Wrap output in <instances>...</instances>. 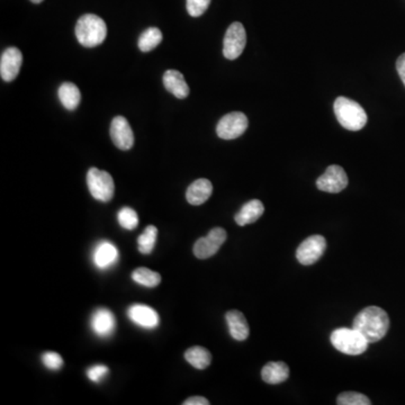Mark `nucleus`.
Here are the masks:
<instances>
[{"label": "nucleus", "mask_w": 405, "mask_h": 405, "mask_svg": "<svg viewBox=\"0 0 405 405\" xmlns=\"http://www.w3.org/2000/svg\"><path fill=\"white\" fill-rule=\"evenodd\" d=\"M352 328L359 331L368 343H377L388 334L390 319L381 307H366L354 318Z\"/></svg>", "instance_id": "nucleus-1"}, {"label": "nucleus", "mask_w": 405, "mask_h": 405, "mask_svg": "<svg viewBox=\"0 0 405 405\" xmlns=\"http://www.w3.org/2000/svg\"><path fill=\"white\" fill-rule=\"evenodd\" d=\"M78 42L85 48H95L104 42L107 36V26L103 18L86 14L78 19L76 25Z\"/></svg>", "instance_id": "nucleus-2"}, {"label": "nucleus", "mask_w": 405, "mask_h": 405, "mask_svg": "<svg viewBox=\"0 0 405 405\" xmlns=\"http://www.w3.org/2000/svg\"><path fill=\"white\" fill-rule=\"evenodd\" d=\"M334 110L338 122L349 131H361L368 121L366 112L361 105L347 97H338Z\"/></svg>", "instance_id": "nucleus-3"}, {"label": "nucleus", "mask_w": 405, "mask_h": 405, "mask_svg": "<svg viewBox=\"0 0 405 405\" xmlns=\"http://www.w3.org/2000/svg\"><path fill=\"white\" fill-rule=\"evenodd\" d=\"M331 343L334 348L349 356H358L368 349V341L356 329L339 328L331 334Z\"/></svg>", "instance_id": "nucleus-4"}, {"label": "nucleus", "mask_w": 405, "mask_h": 405, "mask_svg": "<svg viewBox=\"0 0 405 405\" xmlns=\"http://www.w3.org/2000/svg\"><path fill=\"white\" fill-rule=\"evenodd\" d=\"M87 185L90 194L99 202L108 203L113 200L115 185L113 177L107 171L90 168L87 173Z\"/></svg>", "instance_id": "nucleus-5"}, {"label": "nucleus", "mask_w": 405, "mask_h": 405, "mask_svg": "<svg viewBox=\"0 0 405 405\" xmlns=\"http://www.w3.org/2000/svg\"><path fill=\"white\" fill-rule=\"evenodd\" d=\"M249 121L245 114L233 112L220 119L216 126V135L223 140H234L247 131Z\"/></svg>", "instance_id": "nucleus-6"}, {"label": "nucleus", "mask_w": 405, "mask_h": 405, "mask_svg": "<svg viewBox=\"0 0 405 405\" xmlns=\"http://www.w3.org/2000/svg\"><path fill=\"white\" fill-rule=\"evenodd\" d=\"M247 44V34L241 23L236 21L230 25L224 36L223 54L229 60L238 59Z\"/></svg>", "instance_id": "nucleus-7"}, {"label": "nucleus", "mask_w": 405, "mask_h": 405, "mask_svg": "<svg viewBox=\"0 0 405 405\" xmlns=\"http://www.w3.org/2000/svg\"><path fill=\"white\" fill-rule=\"evenodd\" d=\"M349 179L343 167L332 164L325 170V173L316 180V187L320 191L331 194H337L348 186Z\"/></svg>", "instance_id": "nucleus-8"}, {"label": "nucleus", "mask_w": 405, "mask_h": 405, "mask_svg": "<svg viewBox=\"0 0 405 405\" xmlns=\"http://www.w3.org/2000/svg\"><path fill=\"white\" fill-rule=\"evenodd\" d=\"M225 240H227L225 230L222 227H214L209 231L207 236L197 240L193 249L194 255L198 259H207L220 250Z\"/></svg>", "instance_id": "nucleus-9"}, {"label": "nucleus", "mask_w": 405, "mask_h": 405, "mask_svg": "<svg viewBox=\"0 0 405 405\" xmlns=\"http://www.w3.org/2000/svg\"><path fill=\"white\" fill-rule=\"evenodd\" d=\"M327 241L325 236H312L305 239L296 250L298 262L304 266L316 264L325 253Z\"/></svg>", "instance_id": "nucleus-10"}, {"label": "nucleus", "mask_w": 405, "mask_h": 405, "mask_svg": "<svg viewBox=\"0 0 405 405\" xmlns=\"http://www.w3.org/2000/svg\"><path fill=\"white\" fill-rule=\"evenodd\" d=\"M110 137L113 144L124 151L132 149L135 144V135L126 117H114L110 123Z\"/></svg>", "instance_id": "nucleus-11"}, {"label": "nucleus", "mask_w": 405, "mask_h": 405, "mask_svg": "<svg viewBox=\"0 0 405 405\" xmlns=\"http://www.w3.org/2000/svg\"><path fill=\"white\" fill-rule=\"evenodd\" d=\"M23 63V54L17 48H8L0 58V76L3 81L10 83L17 78Z\"/></svg>", "instance_id": "nucleus-12"}, {"label": "nucleus", "mask_w": 405, "mask_h": 405, "mask_svg": "<svg viewBox=\"0 0 405 405\" xmlns=\"http://www.w3.org/2000/svg\"><path fill=\"white\" fill-rule=\"evenodd\" d=\"M128 316L133 323L144 329H155L160 323L157 311L144 304H133L128 307Z\"/></svg>", "instance_id": "nucleus-13"}, {"label": "nucleus", "mask_w": 405, "mask_h": 405, "mask_svg": "<svg viewBox=\"0 0 405 405\" xmlns=\"http://www.w3.org/2000/svg\"><path fill=\"white\" fill-rule=\"evenodd\" d=\"M90 325L94 334L101 338H108L114 334L117 327V320L113 313L107 309H98L93 313Z\"/></svg>", "instance_id": "nucleus-14"}, {"label": "nucleus", "mask_w": 405, "mask_h": 405, "mask_svg": "<svg viewBox=\"0 0 405 405\" xmlns=\"http://www.w3.org/2000/svg\"><path fill=\"white\" fill-rule=\"evenodd\" d=\"M94 264L99 269H108L119 259L117 248L110 241H101L96 245L93 255Z\"/></svg>", "instance_id": "nucleus-15"}, {"label": "nucleus", "mask_w": 405, "mask_h": 405, "mask_svg": "<svg viewBox=\"0 0 405 405\" xmlns=\"http://www.w3.org/2000/svg\"><path fill=\"white\" fill-rule=\"evenodd\" d=\"M227 327L231 337L236 341H243L250 334V329L245 316L240 311L232 310L225 314Z\"/></svg>", "instance_id": "nucleus-16"}, {"label": "nucleus", "mask_w": 405, "mask_h": 405, "mask_svg": "<svg viewBox=\"0 0 405 405\" xmlns=\"http://www.w3.org/2000/svg\"><path fill=\"white\" fill-rule=\"evenodd\" d=\"M213 193V185L209 179H197L191 182L186 193V198L191 205H202Z\"/></svg>", "instance_id": "nucleus-17"}, {"label": "nucleus", "mask_w": 405, "mask_h": 405, "mask_svg": "<svg viewBox=\"0 0 405 405\" xmlns=\"http://www.w3.org/2000/svg\"><path fill=\"white\" fill-rule=\"evenodd\" d=\"M164 88L178 99H185L189 95V87L182 72L167 70L164 75Z\"/></svg>", "instance_id": "nucleus-18"}, {"label": "nucleus", "mask_w": 405, "mask_h": 405, "mask_svg": "<svg viewBox=\"0 0 405 405\" xmlns=\"http://www.w3.org/2000/svg\"><path fill=\"white\" fill-rule=\"evenodd\" d=\"M264 212H265V206L259 200H249L236 213L234 220L238 225L245 227L248 224L255 223L256 221L259 220Z\"/></svg>", "instance_id": "nucleus-19"}, {"label": "nucleus", "mask_w": 405, "mask_h": 405, "mask_svg": "<svg viewBox=\"0 0 405 405\" xmlns=\"http://www.w3.org/2000/svg\"><path fill=\"white\" fill-rule=\"evenodd\" d=\"M288 376V366L283 361H271L265 365L261 370L262 379L268 384H280L286 381Z\"/></svg>", "instance_id": "nucleus-20"}, {"label": "nucleus", "mask_w": 405, "mask_h": 405, "mask_svg": "<svg viewBox=\"0 0 405 405\" xmlns=\"http://www.w3.org/2000/svg\"><path fill=\"white\" fill-rule=\"evenodd\" d=\"M58 96L66 110H75L80 104V90L72 83H63L58 90Z\"/></svg>", "instance_id": "nucleus-21"}, {"label": "nucleus", "mask_w": 405, "mask_h": 405, "mask_svg": "<svg viewBox=\"0 0 405 405\" xmlns=\"http://www.w3.org/2000/svg\"><path fill=\"white\" fill-rule=\"evenodd\" d=\"M185 358L186 361L197 370H205L211 365V352L204 347H191L185 352Z\"/></svg>", "instance_id": "nucleus-22"}, {"label": "nucleus", "mask_w": 405, "mask_h": 405, "mask_svg": "<svg viewBox=\"0 0 405 405\" xmlns=\"http://www.w3.org/2000/svg\"><path fill=\"white\" fill-rule=\"evenodd\" d=\"M161 41H162L161 31L157 27H149L141 34L137 45L142 52H150L155 50L160 44Z\"/></svg>", "instance_id": "nucleus-23"}, {"label": "nucleus", "mask_w": 405, "mask_h": 405, "mask_svg": "<svg viewBox=\"0 0 405 405\" xmlns=\"http://www.w3.org/2000/svg\"><path fill=\"white\" fill-rule=\"evenodd\" d=\"M158 238V229L149 225L144 230V232L137 239V249L142 255H150L155 249V242Z\"/></svg>", "instance_id": "nucleus-24"}, {"label": "nucleus", "mask_w": 405, "mask_h": 405, "mask_svg": "<svg viewBox=\"0 0 405 405\" xmlns=\"http://www.w3.org/2000/svg\"><path fill=\"white\" fill-rule=\"evenodd\" d=\"M132 279L135 280V283L139 284V285L146 287L158 286L159 284L161 283V276L159 273L144 268V267L135 269L132 274Z\"/></svg>", "instance_id": "nucleus-25"}, {"label": "nucleus", "mask_w": 405, "mask_h": 405, "mask_svg": "<svg viewBox=\"0 0 405 405\" xmlns=\"http://www.w3.org/2000/svg\"><path fill=\"white\" fill-rule=\"evenodd\" d=\"M117 220L123 229L130 230V231L137 229V225H139V216H137V212L131 207H123L119 212Z\"/></svg>", "instance_id": "nucleus-26"}, {"label": "nucleus", "mask_w": 405, "mask_h": 405, "mask_svg": "<svg viewBox=\"0 0 405 405\" xmlns=\"http://www.w3.org/2000/svg\"><path fill=\"white\" fill-rule=\"evenodd\" d=\"M339 405H370V399L358 392H343L337 399Z\"/></svg>", "instance_id": "nucleus-27"}, {"label": "nucleus", "mask_w": 405, "mask_h": 405, "mask_svg": "<svg viewBox=\"0 0 405 405\" xmlns=\"http://www.w3.org/2000/svg\"><path fill=\"white\" fill-rule=\"evenodd\" d=\"M212 0H186L187 12L191 17H200L209 8Z\"/></svg>", "instance_id": "nucleus-28"}, {"label": "nucleus", "mask_w": 405, "mask_h": 405, "mask_svg": "<svg viewBox=\"0 0 405 405\" xmlns=\"http://www.w3.org/2000/svg\"><path fill=\"white\" fill-rule=\"evenodd\" d=\"M42 363L50 370H59L63 366L62 357L57 352H49L43 354Z\"/></svg>", "instance_id": "nucleus-29"}, {"label": "nucleus", "mask_w": 405, "mask_h": 405, "mask_svg": "<svg viewBox=\"0 0 405 405\" xmlns=\"http://www.w3.org/2000/svg\"><path fill=\"white\" fill-rule=\"evenodd\" d=\"M108 372L110 370L105 365H94L87 370L86 374L90 381L94 383H101L107 376Z\"/></svg>", "instance_id": "nucleus-30"}, {"label": "nucleus", "mask_w": 405, "mask_h": 405, "mask_svg": "<svg viewBox=\"0 0 405 405\" xmlns=\"http://www.w3.org/2000/svg\"><path fill=\"white\" fill-rule=\"evenodd\" d=\"M397 72H399L401 80L403 81V84H404L405 86V53H403L402 55H399V59H397Z\"/></svg>", "instance_id": "nucleus-31"}, {"label": "nucleus", "mask_w": 405, "mask_h": 405, "mask_svg": "<svg viewBox=\"0 0 405 405\" xmlns=\"http://www.w3.org/2000/svg\"><path fill=\"white\" fill-rule=\"evenodd\" d=\"M184 405H209V402L207 399L203 397H193L186 399L182 402Z\"/></svg>", "instance_id": "nucleus-32"}, {"label": "nucleus", "mask_w": 405, "mask_h": 405, "mask_svg": "<svg viewBox=\"0 0 405 405\" xmlns=\"http://www.w3.org/2000/svg\"><path fill=\"white\" fill-rule=\"evenodd\" d=\"M31 1L34 3H41L42 1H44V0H31Z\"/></svg>", "instance_id": "nucleus-33"}]
</instances>
